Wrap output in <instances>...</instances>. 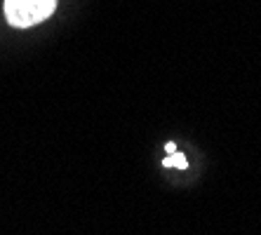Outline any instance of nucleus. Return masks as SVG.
<instances>
[{
	"instance_id": "f257e3e1",
	"label": "nucleus",
	"mask_w": 261,
	"mask_h": 235,
	"mask_svg": "<svg viewBox=\"0 0 261 235\" xmlns=\"http://www.w3.org/2000/svg\"><path fill=\"white\" fill-rule=\"evenodd\" d=\"M57 0H5V19L17 29H29L52 17Z\"/></svg>"
},
{
	"instance_id": "7ed1b4c3",
	"label": "nucleus",
	"mask_w": 261,
	"mask_h": 235,
	"mask_svg": "<svg viewBox=\"0 0 261 235\" xmlns=\"http://www.w3.org/2000/svg\"><path fill=\"white\" fill-rule=\"evenodd\" d=\"M165 151H167V155H170V153H176V146H174V144H172V141H170V144L165 146Z\"/></svg>"
},
{
	"instance_id": "f03ea898",
	"label": "nucleus",
	"mask_w": 261,
	"mask_h": 235,
	"mask_svg": "<svg viewBox=\"0 0 261 235\" xmlns=\"http://www.w3.org/2000/svg\"><path fill=\"white\" fill-rule=\"evenodd\" d=\"M165 167H179V169H186L189 167V160L184 153H170V155L165 158Z\"/></svg>"
}]
</instances>
